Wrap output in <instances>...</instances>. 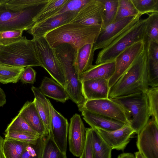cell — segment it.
<instances>
[{
  "mask_svg": "<svg viewBox=\"0 0 158 158\" xmlns=\"http://www.w3.org/2000/svg\"><path fill=\"white\" fill-rule=\"evenodd\" d=\"M147 18L140 19L130 29L98 54L96 64L114 60L123 50L137 42L147 39Z\"/></svg>",
  "mask_w": 158,
  "mask_h": 158,
  "instance_id": "obj_6",
  "label": "cell"
},
{
  "mask_svg": "<svg viewBox=\"0 0 158 158\" xmlns=\"http://www.w3.org/2000/svg\"><path fill=\"white\" fill-rule=\"evenodd\" d=\"M114 60L92 65L88 70L79 76L82 81L92 79L102 78L109 80L115 70Z\"/></svg>",
  "mask_w": 158,
  "mask_h": 158,
  "instance_id": "obj_21",
  "label": "cell"
},
{
  "mask_svg": "<svg viewBox=\"0 0 158 158\" xmlns=\"http://www.w3.org/2000/svg\"><path fill=\"white\" fill-rule=\"evenodd\" d=\"M117 158H135V157L132 153H124L120 154Z\"/></svg>",
  "mask_w": 158,
  "mask_h": 158,
  "instance_id": "obj_45",
  "label": "cell"
},
{
  "mask_svg": "<svg viewBox=\"0 0 158 158\" xmlns=\"http://www.w3.org/2000/svg\"><path fill=\"white\" fill-rule=\"evenodd\" d=\"M31 89L34 95L33 102L36 108L46 129L50 132V115L48 100L39 88L32 86Z\"/></svg>",
  "mask_w": 158,
  "mask_h": 158,
  "instance_id": "obj_24",
  "label": "cell"
},
{
  "mask_svg": "<svg viewBox=\"0 0 158 158\" xmlns=\"http://www.w3.org/2000/svg\"><path fill=\"white\" fill-rule=\"evenodd\" d=\"M148 15L147 39L158 43V13H152Z\"/></svg>",
  "mask_w": 158,
  "mask_h": 158,
  "instance_id": "obj_36",
  "label": "cell"
},
{
  "mask_svg": "<svg viewBox=\"0 0 158 158\" xmlns=\"http://www.w3.org/2000/svg\"><path fill=\"white\" fill-rule=\"evenodd\" d=\"M101 29L99 26L69 23L48 32L44 37L53 48L62 44H68L77 50L86 44H94Z\"/></svg>",
  "mask_w": 158,
  "mask_h": 158,
  "instance_id": "obj_3",
  "label": "cell"
},
{
  "mask_svg": "<svg viewBox=\"0 0 158 158\" xmlns=\"http://www.w3.org/2000/svg\"><path fill=\"white\" fill-rule=\"evenodd\" d=\"M139 13H158V0H131Z\"/></svg>",
  "mask_w": 158,
  "mask_h": 158,
  "instance_id": "obj_35",
  "label": "cell"
},
{
  "mask_svg": "<svg viewBox=\"0 0 158 158\" xmlns=\"http://www.w3.org/2000/svg\"><path fill=\"white\" fill-rule=\"evenodd\" d=\"M136 145L144 158H158V123L149 120L137 134Z\"/></svg>",
  "mask_w": 158,
  "mask_h": 158,
  "instance_id": "obj_11",
  "label": "cell"
},
{
  "mask_svg": "<svg viewBox=\"0 0 158 158\" xmlns=\"http://www.w3.org/2000/svg\"><path fill=\"white\" fill-rule=\"evenodd\" d=\"M104 9L102 30L114 22L117 13L118 0H102Z\"/></svg>",
  "mask_w": 158,
  "mask_h": 158,
  "instance_id": "obj_30",
  "label": "cell"
},
{
  "mask_svg": "<svg viewBox=\"0 0 158 158\" xmlns=\"http://www.w3.org/2000/svg\"><path fill=\"white\" fill-rule=\"evenodd\" d=\"M78 11L69 12L51 17L40 23L35 24L27 31L33 38L44 37L48 32L70 23Z\"/></svg>",
  "mask_w": 158,
  "mask_h": 158,
  "instance_id": "obj_17",
  "label": "cell"
},
{
  "mask_svg": "<svg viewBox=\"0 0 158 158\" xmlns=\"http://www.w3.org/2000/svg\"><path fill=\"white\" fill-rule=\"evenodd\" d=\"M146 94L151 119L158 123V87H149Z\"/></svg>",
  "mask_w": 158,
  "mask_h": 158,
  "instance_id": "obj_32",
  "label": "cell"
},
{
  "mask_svg": "<svg viewBox=\"0 0 158 158\" xmlns=\"http://www.w3.org/2000/svg\"><path fill=\"white\" fill-rule=\"evenodd\" d=\"M23 31L16 30L0 32V44L6 46L22 40L24 37L22 36Z\"/></svg>",
  "mask_w": 158,
  "mask_h": 158,
  "instance_id": "obj_38",
  "label": "cell"
},
{
  "mask_svg": "<svg viewBox=\"0 0 158 158\" xmlns=\"http://www.w3.org/2000/svg\"><path fill=\"white\" fill-rule=\"evenodd\" d=\"M40 136L29 133L16 131L9 132L5 135V138L31 144H35Z\"/></svg>",
  "mask_w": 158,
  "mask_h": 158,
  "instance_id": "obj_39",
  "label": "cell"
},
{
  "mask_svg": "<svg viewBox=\"0 0 158 158\" xmlns=\"http://www.w3.org/2000/svg\"><path fill=\"white\" fill-rule=\"evenodd\" d=\"M24 69L0 64V83H16L20 80Z\"/></svg>",
  "mask_w": 158,
  "mask_h": 158,
  "instance_id": "obj_27",
  "label": "cell"
},
{
  "mask_svg": "<svg viewBox=\"0 0 158 158\" xmlns=\"http://www.w3.org/2000/svg\"><path fill=\"white\" fill-rule=\"evenodd\" d=\"M50 112V132L60 151L66 153L69 123L67 119L57 111L48 100Z\"/></svg>",
  "mask_w": 158,
  "mask_h": 158,
  "instance_id": "obj_13",
  "label": "cell"
},
{
  "mask_svg": "<svg viewBox=\"0 0 158 158\" xmlns=\"http://www.w3.org/2000/svg\"><path fill=\"white\" fill-rule=\"evenodd\" d=\"M92 128H85L86 140L83 152L79 158H94L92 143Z\"/></svg>",
  "mask_w": 158,
  "mask_h": 158,
  "instance_id": "obj_41",
  "label": "cell"
},
{
  "mask_svg": "<svg viewBox=\"0 0 158 158\" xmlns=\"http://www.w3.org/2000/svg\"><path fill=\"white\" fill-rule=\"evenodd\" d=\"M29 144L5 138L2 147L4 158H21L25 149Z\"/></svg>",
  "mask_w": 158,
  "mask_h": 158,
  "instance_id": "obj_25",
  "label": "cell"
},
{
  "mask_svg": "<svg viewBox=\"0 0 158 158\" xmlns=\"http://www.w3.org/2000/svg\"><path fill=\"white\" fill-rule=\"evenodd\" d=\"M36 73L31 67H26L24 68L20 80L23 83L33 84L35 81Z\"/></svg>",
  "mask_w": 158,
  "mask_h": 158,
  "instance_id": "obj_42",
  "label": "cell"
},
{
  "mask_svg": "<svg viewBox=\"0 0 158 158\" xmlns=\"http://www.w3.org/2000/svg\"><path fill=\"white\" fill-rule=\"evenodd\" d=\"M147 40L137 42L127 48L115 58L114 73L109 80L110 88L138 59L143 52Z\"/></svg>",
  "mask_w": 158,
  "mask_h": 158,
  "instance_id": "obj_12",
  "label": "cell"
},
{
  "mask_svg": "<svg viewBox=\"0 0 158 158\" xmlns=\"http://www.w3.org/2000/svg\"><path fill=\"white\" fill-rule=\"evenodd\" d=\"M111 99L123 108L130 127L138 134L151 117L146 93L135 94Z\"/></svg>",
  "mask_w": 158,
  "mask_h": 158,
  "instance_id": "obj_7",
  "label": "cell"
},
{
  "mask_svg": "<svg viewBox=\"0 0 158 158\" xmlns=\"http://www.w3.org/2000/svg\"><path fill=\"white\" fill-rule=\"evenodd\" d=\"M6 103V94L3 90L0 87V107L3 106Z\"/></svg>",
  "mask_w": 158,
  "mask_h": 158,
  "instance_id": "obj_44",
  "label": "cell"
},
{
  "mask_svg": "<svg viewBox=\"0 0 158 158\" xmlns=\"http://www.w3.org/2000/svg\"><path fill=\"white\" fill-rule=\"evenodd\" d=\"M45 96L62 103L70 99L65 88L52 78L45 77L39 88Z\"/></svg>",
  "mask_w": 158,
  "mask_h": 158,
  "instance_id": "obj_22",
  "label": "cell"
},
{
  "mask_svg": "<svg viewBox=\"0 0 158 158\" xmlns=\"http://www.w3.org/2000/svg\"><path fill=\"white\" fill-rule=\"evenodd\" d=\"M67 1L68 0H49L48 4L35 18V24L41 22L53 16Z\"/></svg>",
  "mask_w": 158,
  "mask_h": 158,
  "instance_id": "obj_28",
  "label": "cell"
},
{
  "mask_svg": "<svg viewBox=\"0 0 158 158\" xmlns=\"http://www.w3.org/2000/svg\"><path fill=\"white\" fill-rule=\"evenodd\" d=\"M54 49L64 75L65 89L70 99L77 105L82 103L85 100L82 92V82L75 65L77 50L68 44H61Z\"/></svg>",
  "mask_w": 158,
  "mask_h": 158,
  "instance_id": "obj_4",
  "label": "cell"
},
{
  "mask_svg": "<svg viewBox=\"0 0 158 158\" xmlns=\"http://www.w3.org/2000/svg\"><path fill=\"white\" fill-rule=\"evenodd\" d=\"M4 140V139L0 135V158H4L2 150Z\"/></svg>",
  "mask_w": 158,
  "mask_h": 158,
  "instance_id": "obj_46",
  "label": "cell"
},
{
  "mask_svg": "<svg viewBox=\"0 0 158 158\" xmlns=\"http://www.w3.org/2000/svg\"><path fill=\"white\" fill-rule=\"evenodd\" d=\"M148 56L146 45L140 56L110 89L108 98L113 99L135 94L146 93Z\"/></svg>",
  "mask_w": 158,
  "mask_h": 158,
  "instance_id": "obj_2",
  "label": "cell"
},
{
  "mask_svg": "<svg viewBox=\"0 0 158 158\" xmlns=\"http://www.w3.org/2000/svg\"><path fill=\"white\" fill-rule=\"evenodd\" d=\"M135 158H144L139 151L135 152Z\"/></svg>",
  "mask_w": 158,
  "mask_h": 158,
  "instance_id": "obj_47",
  "label": "cell"
},
{
  "mask_svg": "<svg viewBox=\"0 0 158 158\" xmlns=\"http://www.w3.org/2000/svg\"><path fill=\"white\" fill-rule=\"evenodd\" d=\"M142 14L126 17L114 22L102 30L95 43L93 50L104 48L130 29L140 19Z\"/></svg>",
  "mask_w": 158,
  "mask_h": 158,
  "instance_id": "obj_9",
  "label": "cell"
},
{
  "mask_svg": "<svg viewBox=\"0 0 158 158\" xmlns=\"http://www.w3.org/2000/svg\"><path fill=\"white\" fill-rule=\"evenodd\" d=\"M104 9L102 0H89L79 10L70 23L102 27Z\"/></svg>",
  "mask_w": 158,
  "mask_h": 158,
  "instance_id": "obj_14",
  "label": "cell"
},
{
  "mask_svg": "<svg viewBox=\"0 0 158 158\" xmlns=\"http://www.w3.org/2000/svg\"><path fill=\"white\" fill-rule=\"evenodd\" d=\"M83 119L92 128H98L107 131H113L127 124L112 118L78 108Z\"/></svg>",
  "mask_w": 158,
  "mask_h": 158,
  "instance_id": "obj_18",
  "label": "cell"
},
{
  "mask_svg": "<svg viewBox=\"0 0 158 158\" xmlns=\"http://www.w3.org/2000/svg\"><path fill=\"white\" fill-rule=\"evenodd\" d=\"M94 129L104 141L111 148L123 151L130 141L134 131L129 124L113 131H107L98 128Z\"/></svg>",
  "mask_w": 158,
  "mask_h": 158,
  "instance_id": "obj_16",
  "label": "cell"
},
{
  "mask_svg": "<svg viewBox=\"0 0 158 158\" xmlns=\"http://www.w3.org/2000/svg\"><path fill=\"white\" fill-rule=\"evenodd\" d=\"M86 131L80 115L76 114L70 118L68 140L69 149L75 156L80 157L85 144Z\"/></svg>",
  "mask_w": 158,
  "mask_h": 158,
  "instance_id": "obj_15",
  "label": "cell"
},
{
  "mask_svg": "<svg viewBox=\"0 0 158 158\" xmlns=\"http://www.w3.org/2000/svg\"><path fill=\"white\" fill-rule=\"evenodd\" d=\"M89 1L68 0L62 7L52 17L67 12L78 11Z\"/></svg>",
  "mask_w": 158,
  "mask_h": 158,
  "instance_id": "obj_40",
  "label": "cell"
},
{
  "mask_svg": "<svg viewBox=\"0 0 158 158\" xmlns=\"http://www.w3.org/2000/svg\"><path fill=\"white\" fill-rule=\"evenodd\" d=\"M45 137L40 136L35 144L29 143L25 149L21 158H41Z\"/></svg>",
  "mask_w": 158,
  "mask_h": 158,
  "instance_id": "obj_34",
  "label": "cell"
},
{
  "mask_svg": "<svg viewBox=\"0 0 158 158\" xmlns=\"http://www.w3.org/2000/svg\"><path fill=\"white\" fill-rule=\"evenodd\" d=\"M40 136H46L49 132L39 115L33 101L26 102L18 114Z\"/></svg>",
  "mask_w": 158,
  "mask_h": 158,
  "instance_id": "obj_19",
  "label": "cell"
},
{
  "mask_svg": "<svg viewBox=\"0 0 158 158\" xmlns=\"http://www.w3.org/2000/svg\"><path fill=\"white\" fill-rule=\"evenodd\" d=\"M49 0H0V32L28 31Z\"/></svg>",
  "mask_w": 158,
  "mask_h": 158,
  "instance_id": "obj_1",
  "label": "cell"
},
{
  "mask_svg": "<svg viewBox=\"0 0 158 158\" xmlns=\"http://www.w3.org/2000/svg\"><path fill=\"white\" fill-rule=\"evenodd\" d=\"M77 106L78 108L129 125L123 108L118 104L109 98L86 100Z\"/></svg>",
  "mask_w": 158,
  "mask_h": 158,
  "instance_id": "obj_10",
  "label": "cell"
},
{
  "mask_svg": "<svg viewBox=\"0 0 158 158\" xmlns=\"http://www.w3.org/2000/svg\"><path fill=\"white\" fill-rule=\"evenodd\" d=\"M3 46L1 45L0 43V52H1V50H2V48H3Z\"/></svg>",
  "mask_w": 158,
  "mask_h": 158,
  "instance_id": "obj_48",
  "label": "cell"
},
{
  "mask_svg": "<svg viewBox=\"0 0 158 158\" xmlns=\"http://www.w3.org/2000/svg\"><path fill=\"white\" fill-rule=\"evenodd\" d=\"M93 46L94 44H87L77 50L75 62L79 76L93 65L94 55Z\"/></svg>",
  "mask_w": 158,
  "mask_h": 158,
  "instance_id": "obj_23",
  "label": "cell"
},
{
  "mask_svg": "<svg viewBox=\"0 0 158 158\" xmlns=\"http://www.w3.org/2000/svg\"><path fill=\"white\" fill-rule=\"evenodd\" d=\"M11 131L27 132L40 136L18 114L12 119L5 131L6 133Z\"/></svg>",
  "mask_w": 158,
  "mask_h": 158,
  "instance_id": "obj_33",
  "label": "cell"
},
{
  "mask_svg": "<svg viewBox=\"0 0 158 158\" xmlns=\"http://www.w3.org/2000/svg\"><path fill=\"white\" fill-rule=\"evenodd\" d=\"M82 92L86 100L108 98V80L102 78L82 81Z\"/></svg>",
  "mask_w": 158,
  "mask_h": 158,
  "instance_id": "obj_20",
  "label": "cell"
},
{
  "mask_svg": "<svg viewBox=\"0 0 158 158\" xmlns=\"http://www.w3.org/2000/svg\"><path fill=\"white\" fill-rule=\"evenodd\" d=\"M41 158H67L66 153L61 152L56 144L50 132L45 137Z\"/></svg>",
  "mask_w": 158,
  "mask_h": 158,
  "instance_id": "obj_29",
  "label": "cell"
},
{
  "mask_svg": "<svg viewBox=\"0 0 158 158\" xmlns=\"http://www.w3.org/2000/svg\"><path fill=\"white\" fill-rule=\"evenodd\" d=\"M147 79L149 87H158V61L148 58Z\"/></svg>",
  "mask_w": 158,
  "mask_h": 158,
  "instance_id": "obj_37",
  "label": "cell"
},
{
  "mask_svg": "<svg viewBox=\"0 0 158 158\" xmlns=\"http://www.w3.org/2000/svg\"><path fill=\"white\" fill-rule=\"evenodd\" d=\"M139 14L131 0H118L117 13L114 22Z\"/></svg>",
  "mask_w": 158,
  "mask_h": 158,
  "instance_id": "obj_31",
  "label": "cell"
},
{
  "mask_svg": "<svg viewBox=\"0 0 158 158\" xmlns=\"http://www.w3.org/2000/svg\"><path fill=\"white\" fill-rule=\"evenodd\" d=\"M38 59L52 78L65 88L66 82L62 68L52 48L44 37L33 38Z\"/></svg>",
  "mask_w": 158,
  "mask_h": 158,
  "instance_id": "obj_8",
  "label": "cell"
},
{
  "mask_svg": "<svg viewBox=\"0 0 158 158\" xmlns=\"http://www.w3.org/2000/svg\"><path fill=\"white\" fill-rule=\"evenodd\" d=\"M146 47L148 58L158 61V43L147 39Z\"/></svg>",
  "mask_w": 158,
  "mask_h": 158,
  "instance_id": "obj_43",
  "label": "cell"
},
{
  "mask_svg": "<svg viewBox=\"0 0 158 158\" xmlns=\"http://www.w3.org/2000/svg\"><path fill=\"white\" fill-rule=\"evenodd\" d=\"M0 64L17 68L41 67L33 39L29 40L24 36L21 40L3 46L0 52Z\"/></svg>",
  "mask_w": 158,
  "mask_h": 158,
  "instance_id": "obj_5",
  "label": "cell"
},
{
  "mask_svg": "<svg viewBox=\"0 0 158 158\" xmlns=\"http://www.w3.org/2000/svg\"><path fill=\"white\" fill-rule=\"evenodd\" d=\"M91 132L94 158H112L111 148L94 129Z\"/></svg>",
  "mask_w": 158,
  "mask_h": 158,
  "instance_id": "obj_26",
  "label": "cell"
}]
</instances>
